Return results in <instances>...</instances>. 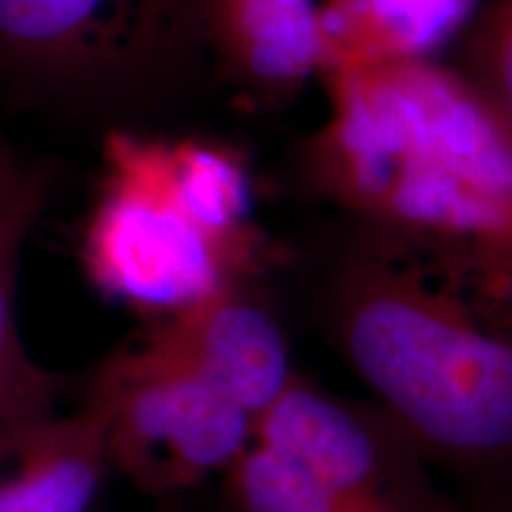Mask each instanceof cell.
Instances as JSON below:
<instances>
[{
  "label": "cell",
  "mask_w": 512,
  "mask_h": 512,
  "mask_svg": "<svg viewBox=\"0 0 512 512\" xmlns=\"http://www.w3.org/2000/svg\"><path fill=\"white\" fill-rule=\"evenodd\" d=\"M202 50V0H0V81L36 95L131 102Z\"/></svg>",
  "instance_id": "277c9868"
},
{
  "label": "cell",
  "mask_w": 512,
  "mask_h": 512,
  "mask_svg": "<svg viewBox=\"0 0 512 512\" xmlns=\"http://www.w3.org/2000/svg\"><path fill=\"white\" fill-rule=\"evenodd\" d=\"M311 188L512 323V124L446 62L323 81Z\"/></svg>",
  "instance_id": "6da1fadb"
},
{
  "label": "cell",
  "mask_w": 512,
  "mask_h": 512,
  "mask_svg": "<svg viewBox=\"0 0 512 512\" xmlns=\"http://www.w3.org/2000/svg\"><path fill=\"white\" fill-rule=\"evenodd\" d=\"M254 422L290 387L294 370L285 335L249 285H230L171 313L150 335Z\"/></svg>",
  "instance_id": "52a82bcc"
},
{
  "label": "cell",
  "mask_w": 512,
  "mask_h": 512,
  "mask_svg": "<svg viewBox=\"0 0 512 512\" xmlns=\"http://www.w3.org/2000/svg\"><path fill=\"white\" fill-rule=\"evenodd\" d=\"M320 0H202L204 50L247 100L266 110L316 79Z\"/></svg>",
  "instance_id": "9c48e42d"
},
{
  "label": "cell",
  "mask_w": 512,
  "mask_h": 512,
  "mask_svg": "<svg viewBox=\"0 0 512 512\" xmlns=\"http://www.w3.org/2000/svg\"><path fill=\"white\" fill-rule=\"evenodd\" d=\"M252 171L233 145L112 128L81 242L86 275L138 311L171 313L264 264Z\"/></svg>",
  "instance_id": "3957f363"
},
{
  "label": "cell",
  "mask_w": 512,
  "mask_h": 512,
  "mask_svg": "<svg viewBox=\"0 0 512 512\" xmlns=\"http://www.w3.org/2000/svg\"><path fill=\"white\" fill-rule=\"evenodd\" d=\"M110 396L107 458L147 494H174L226 472L254 441V418L145 337L100 370Z\"/></svg>",
  "instance_id": "5b68a950"
},
{
  "label": "cell",
  "mask_w": 512,
  "mask_h": 512,
  "mask_svg": "<svg viewBox=\"0 0 512 512\" xmlns=\"http://www.w3.org/2000/svg\"><path fill=\"white\" fill-rule=\"evenodd\" d=\"M446 64L512 124V0H482Z\"/></svg>",
  "instance_id": "4fadbf2b"
},
{
  "label": "cell",
  "mask_w": 512,
  "mask_h": 512,
  "mask_svg": "<svg viewBox=\"0 0 512 512\" xmlns=\"http://www.w3.org/2000/svg\"><path fill=\"white\" fill-rule=\"evenodd\" d=\"M46 192V174L31 169L15 195L0 207V437L50 413L53 382L31 363L17 323L19 266Z\"/></svg>",
  "instance_id": "8fae6325"
},
{
  "label": "cell",
  "mask_w": 512,
  "mask_h": 512,
  "mask_svg": "<svg viewBox=\"0 0 512 512\" xmlns=\"http://www.w3.org/2000/svg\"><path fill=\"white\" fill-rule=\"evenodd\" d=\"M377 245L339 273L332 323L351 368L415 446L484 463L512 453V323Z\"/></svg>",
  "instance_id": "7a4b0ae2"
},
{
  "label": "cell",
  "mask_w": 512,
  "mask_h": 512,
  "mask_svg": "<svg viewBox=\"0 0 512 512\" xmlns=\"http://www.w3.org/2000/svg\"><path fill=\"white\" fill-rule=\"evenodd\" d=\"M235 512H354L290 458L252 441L226 470Z\"/></svg>",
  "instance_id": "7c38bea8"
},
{
  "label": "cell",
  "mask_w": 512,
  "mask_h": 512,
  "mask_svg": "<svg viewBox=\"0 0 512 512\" xmlns=\"http://www.w3.org/2000/svg\"><path fill=\"white\" fill-rule=\"evenodd\" d=\"M254 441L290 458L354 512H441L420 448L387 415L373 418L299 377L256 418Z\"/></svg>",
  "instance_id": "8992f818"
},
{
  "label": "cell",
  "mask_w": 512,
  "mask_h": 512,
  "mask_svg": "<svg viewBox=\"0 0 512 512\" xmlns=\"http://www.w3.org/2000/svg\"><path fill=\"white\" fill-rule=\"evenodd\" d=\"M482 0H320L316 76L439 62Z\"/></svg>",
  "instance_id": "30bf717a"
},
{
  "label": "cell",
  "mask_w": 512,
  "mask_h": 512,
  "mask_svg": "<svg viewBox=\"0 0 512 512\" xmlns=\"http://www.w3.org/2000/svg\"><path fill=\"white\" fill-rule=\"evenodd\" d=\"M29 171V166L19 162L15 152L8 150L5 145H0V207L15 195V190L22 185Z\"/></svg>",
  "instance_id": "5bb4252c"
},
{
  "label": "cell",
  "mask_w": 512,
  "mask_h": 512,
  "mask_svg": "<svg viewBox=\"0 0 512 512\" xmlns=\"http://www.w3.org/2000/svg\"><path fill=\"white\" fill-rule=\"evenodd\" d=\"M110 396L95 380L69 415H43L0 437V512H91L107 458Z\"/></svg>",
  "instance_id": "ba28073f"
}]
</instances>
